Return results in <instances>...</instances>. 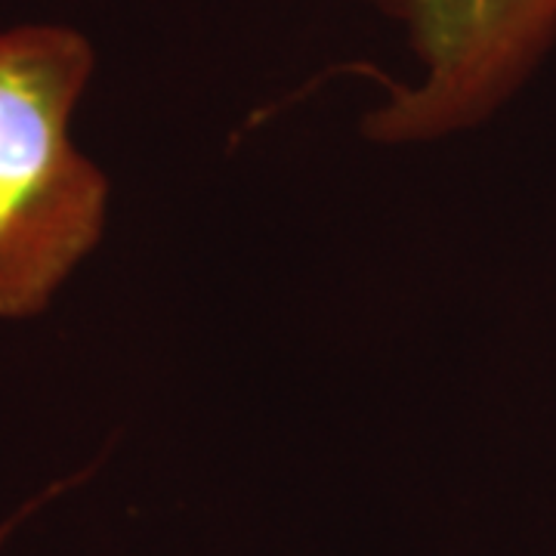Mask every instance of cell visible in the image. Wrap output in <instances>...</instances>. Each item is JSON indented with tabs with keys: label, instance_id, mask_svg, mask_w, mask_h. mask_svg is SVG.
I'll return each instance as SVG.
<instances>
[{
	"label": "cell",
	"instance_id": "6da1fadb",
	"mask_svg": "<svg viewBox=\"0 0 556 556\" xmlns=\"http://www.w3.org/2000/svg\"><path fill=\"white\" fill-rule=\"evenodd\" d=\"M97 72L90 38L60 22L0 31V318L40 316L97 251L109 177L72 139Z\"/></svg>",
	"mask_w": 556,
	"mask_h": 556
},
{
	"label": "cell",
	"instance_id": "7a4b0ae2",
	"mask_svg": "<svg viewBox=\"0 0 556 556\" xmlns=\"http://www.w3.org/2000/svg\"><path fill=\"white\" fill-rule=\"evenodd\" d=\"M393 22L415 60L362 118L378 146H430L497 118L556 47V0H356Z\"/></svg>",
	"mask_w": 556,
	"mask_h": 556
}]
</instances>
